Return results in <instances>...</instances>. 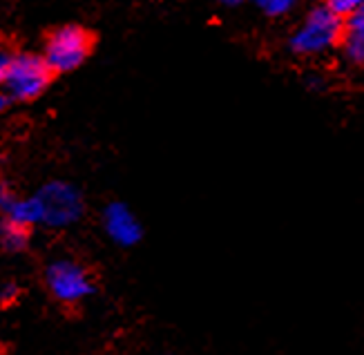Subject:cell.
Returning <instances> with one entry per match:
<instances>
[{
  "instance_id": "obj_13",
  "label": "cell",
  "mask_w": 364,
  "mask_h": 355,
  "mask_svg": "<svg viewBox=\"0 0 364 355\" xmlns=\"http://www.w3.org/2000/svg\"><path fill=\"white\" fill-rule=\"evenodd\" d=\"M14 201H16V192L5 181H0V213L7 215Z\"/></svg>"
},
{
  "instance_id": "obj_16",
  "label": "cell",
  "mask_w": 364,
  "mask_h": 355,
  "mask_svg": "<svg viewBox=\"0 0 364 355\" xmlns=\"http://www.w3.org/2000/svg\"><path fill=\"white\" fill-rule=\"evenodd\" d=\"M217 3H221V5H226V7H235V5H240L242 0H217Z\"/></svg>"
},
{
  "instance_id": "obj_9",
  "label": "cell",
  "mask_w": 364,
  "mask_h": 355,
  "mask_svg": "<svg viewBox=\"0 0 364 355\" xmlns=\"http://www.w3.org/2000/svg\"><path fill=\"white\" fill-rule=\"evenodd\" d=\"M5 219L11 221H18L27 228H34V226H41L43 215H41V206L38 199L31 195V197H16V201L11 203L9 213L5 215Z\"/></svg>"
},
{
  "instance_id": "obj_17",
  "label": "cell",
  "mask_w": 364,
  "mask_h": 355,
  "mask_svg": "<svg viewBox=\"0 0 364 355\" xmlns=\"http://www.w3.org/2000/svg\"><path fill=\"white\" fill-rule=\"evenodd\" d=\"M168 355H175V353H168Z\"/></svg>"
},
{
  "instance_id": "obj_7",
  "label": "cell",
  "mask_w": 364,
  "mask_h": 355,
  "mask_svg": "<svg viewBox=\"0 0 364 355\" xmlns=\"http://www.w3.org/2000/svg\"><path fill=\"white\" fill-rule=\"evenodd\" d=\"M344 41H342V54L346 63L351 65H364V5L358 14H353L349 21H344Z\"/></svg>"
},
{
  "instance_id": "obj_3",
  "label": "cell",
  "mask_w": 364,
  "mask_h": 355,
  "mask_svg": "<svg viewBox=\"0 0 364 355\" xmlns=\"http://www.w3.org/2000/svg\"><path fill=\"white\" fill-rule=\"evenodd\" d=\"M94 47L92 34L81 25H63L45 38L43 58L54 74H68L83 65Z\"/></svg>"
},
{
  "instance_id": "obj_5",
  "label": "cell",
  "mask_w": 364,
  "mask_h": 355,
  "mask_svg": "<svg viewBox=\"0 0 364 355\" xmlns=\"http://www.w3.org/2000/svg\"><path fill=\"white\" fill-rule=\"evenodd\" d=\"M45 284L52 297L65 306L83 304L97 293V280L87 270V266L76 260H65V257L47 264Z\"/></svg>"
},
{
  "instance_id": "obj_11",
  "label": "cell",
  "mask_w": 364,
  "mask_h": 355,
  "mask_svg": "<svg viewBox=\"0 0 364 355\" xmlns=\"http://www.w3.org/2000/svg\"><path fill=\"white\" fill-rule=\"evenodd\" d=\"M324 7H328L336 16H340L342 21H349L353 14L360 11V7L364 5V0H324Z\"/></svg>"
},
{
  "instance_id": "obj_12",
  "label": "cell",
  "mask_w": 364,
  "mask_h": 355,
  "mask_svg": "<svg viewBox=\"0 0 364 355\" xmlns=\"http://www.w3.org/2000/svg\"><path fill=\"white\" fill-rule=\"evenodd\" d=\"M14 52L9 50V45L0 41V85H3V80H5V74L11 65V60H14Z\"/></svg>"
},
{
  "instance_id": "obj_18",
  "label": "cell",
  "mask_w": 364,
  "mask_h": 355,
  "mask_svg": "<svg viewBox=\"0 0 364 355\" xmlns=\"http://www.w3.org/2000/svg\"><path fill=\"white\" fill-rule=\"evenodd\" d=\"M297 3H299V0H297Z\"/></svg>"
},
{
  "instance_id": "obj_4",
  "label": "cell",
  "mask_w": 364,
  "mask_h": 355,
  "mask_svg": "<svg viewBox=\"0 0 364 355\" xmlns=\"http://www.w3.org/2000/svg\"><path fill=\"white\" fill-rule=\"evenodd\" d=\"M52 78L54 72L43 54H16L0 90L7 94L9 101L29 103L50 88Z\"/></svg>"
},
{
  "instance_id": "obj_10",
  "label": "cell",
  "mask_w": 364,
  "mask_h": 355,
  "mask_svg": "<svg viewBox=\"0 0 364 355\" xmlns=\"http://www.w3.org/2000/svg\"><path fill=\"white\" fill-rule=\"evenodd\" d=\"M252 3L266 18H284V16L293 11L297 0H252Z\"/></svg>"
},
{
  "instance_id": "obj_14",
  "label": "cell",
  "mask_w": 364,
  "mask_h": 355,
  "mask_svg": "<svg viewBox=\"0 0 364 355\" xmlns=\"http://www.w3.org/2000/svg\"><path fill=\"white\" fill-rule=\"evenodd\" d=\"M16 297H18V286L14 282H7L0 286V304H11Z\"/></svg>"
},
{
  "instance_id": "obj_2",
  "label": "cell",
  "mask_w": 364,
  "mask_h": 355,
  "mask_svg": "<svg viewBox=\"0 0 364 355\" xmlns=\"http://www.w3.org/2000/svg\"><path fill=\"white\" fill-rule=\"evenodd\" d=\"M34 197L38 199L43 215L41 226H47V228H70V226L78 223L85 215L83 192L70 181H47L34 192Z\"/></svg>"
},
{
  "instance_id": "obj_6",
  "label": "cell",
  "mask_w": 364,
  "mask_h": 355,
  "mask_svg": "<svg viewBox=\"0 0 364 355\" xmlns=\"http://www.w3.org/2000/svg\"><path fill=\"white\" fill-rule=\"evenodd\" d=\"M103 231L121 248H132L144 239V223L134 215V211L123 201H109L103 208Z\"/></svg>"
},
{
  "instance_id": "obj_8",
  "label": "cell",
  "mask_w": 364,
  "mask_h": 355,
  "mask_svg": "<svg viewBox=\"0 0 364 355\" xmlns=\"http://www.w3.org/2000/svg\"><path fill=\"white\" fill-rule=\"evenodd\" d=\"M31 239V228L11 221V219H3L0 223V248L7 253H23Z\"/></svg>"
},
{
  "instance_id": "obj_15",
  "label": "cell",
  "mask_w": 364,
  "mask_h": 355,
  "mask_svg": "<svg viewBox=\"0 0 364 355\" xmlns=\"http://www.w3.org/2000/svg\"><path fill=\"white\" fill-rule=\"evenodd\" d=\"M7 103H9V99H7V94H5L3 90H0V112H5Z\"/></svg>"
},
{
  "instance_id": "obj_1",
  "label": "cell",
  "mask_w": 364,
  "mask_h": 355,
  "mask_svg": "<svg viewBox=\"0 0 364 355\" xmlns=\"http://www.w3.org/2000/svg\"><path fill=\"white\" fill-rule=\"evenodd\" d=\"M344 21L328 7L315 5L311 7L299 25L289 36V50L297 58H320L326 56L344 41Z\"/></svg>"
}]
</instances>
